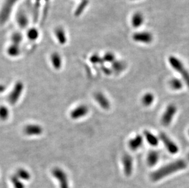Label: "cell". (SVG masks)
Here are the masks:
<instances>
[{
  "instance_id": "obj_1",
  "label": "cell",
  "mask_w": 189,
  "mask_h": 188,
  "mask_svg": "<svg viewBox=\"0 0 189 188\" xmlns=\"http://www.w3.org/2000/svg\"><path fill=\"white\" fill-rule=\"evenodd\" d=\"M187 163L184 159H179L165 166L152 173L151 177L153 181H158L165 176L186 168Z\"/></svg>"
},
{
  "instance_id": "obj_2",
  "label": "cell",
  "mask_w": 189,
  "mask_h": 188,
  "mask_svg": "<svg viewBox=\"0 0 189 188\" xmlns=\"http://www.w3.org/2000/svg\"><path fill=\"white\" fill-rule=\"evenodd\" d=\"M20 0H4L0 9V25H4L10 19L14 7Z\"/></svg>"
},
{
  "instance_id": "obj_3",
  "label": "cell",
  "mask_w": 189,
  "mask_h": 188,
  "mask_svg": "<svg viewBox=\"0 0 189 188\" xmlns=\"http://www.w3.org/2000/svg\"><path fill=\"white\" fill-rule=\"evenodd\" d=\"M168 62L172 68L181 75L187 87L189 88V72L185 68L182 62L178 58L173 56L169 57Z\"/></svg>"
},
{
  "instance_id": "obj_4",
  "label": "cell",
  "mask_w": 189,
  "mask_h": 188,
  "mask_svg": "<svg viewBox=\"0 0 189 188\" xmlns=\"http://www.w3.org/2000/svg\"><path fill=\"white\" fill-rule=\"evenodd\" d=\"M177 112V108L171 104L168 106L162 117V123L165 127H168L171 123L173 118Z\"/></svg>"
},
{
  "instance_id": "obj_5",
  "label": "cell",
  "mask_w": 189,
  "mask_h": 188,
  "mask_svg": "<svg viewBox=\"0 0 189 188\" xmlns=\"http://www.w3.org/2000/svg\"><path fill=\"white\" fill-rule=\"evenodd\" d=\"M16 20L21 29H27L29 28V17L25 11L20 9L16 13Z\"/></svg>"
},
{
  "instance_id": "obj_6",
  "label": "cell",
  "mask_w": 189,
  "mask_h": 188,
  "mask_svg": "<svg viewBox=\"0 0 189 188\" xmlns=\"http://www.w3.org/2000/svg\"><path fill=\"white\" fill-rule=\"evenodd\" d=\"M159 139L163 143L167 150L171 154H176L179 151L177 145L165 133H161L159 135Z\"/></svg>"
},
{
  "instance_id": "obj_7",
  "label": "cell",
  "mask_w": 189,
  "mask_h": 188,
  "mask_svg": "<svg viewBox=\"0 0 189 188\" xmlns=\"http://www.w3.org/2000/svg\"><path fill=\"white\" fill-rule=\"evenodd\" d=\"M23 89V84L22 82H17L14 87L13 88L12 92L8 96V101L11 104H15L19 100L21 96Z\"/></svg>"
},
{
  "instance_id": "obj_8",
  "label": "cell",
  "mask_w": 189,
  "mask_h": 188,
  "mask_svg": "<svg viewBox=\"0 0 189 188\" xmlns=\"http://www.w3.org/2000/svg\"><path fill=\"white\" fill-rule=\"evenodd\" d=\"M53 176L59 181L60 188H69L68 179L65 172L61 169L55 168L53 170Z\"/></svg>"
},
{
  "instance_id": "obj_9",
  "label": "cell",
  "mask_w": 189,
  "mask_h": 188,
  "mask_svg": "<svg viewBox=\"0 0 189 188\" xmlns=\"http://www.w3.org/2000/svg\"><path fill=\"white\" fill-rule=\"evenodd\" d=\"M134 40L137 42L143 43H150L153 40V36L151 33L147 31L136 32L133 35L132 37Z\"/></svg>"
},
{
  "instance_id": "obj_10",
  "label": "cell",
  "mask_w": 189,
  "mask_h": 188,
  "mask_svg": "<svg viewBox=\"0 0 189 188\" xmlns=\"http://www.w3.org/2000/svg\"><path fill=\"white\" fill-rule=\"evenodd\" d=\"M54 37L60 45H65L68 40L66 29L62 26H57L54 30Z\"/></svg>"
},
{
  "instance_id": "obj_11",
  "label": "cell",
  "mask_w": 189,
  "mask_h": 188,
  "mask_svg": "<svg viewBox=\"0 0 189 188\" xmlns=\"http://www.w3.org/2000/svg\"><path fill=\"white\" fill-rule=\"evenodd\" d=\"M124 166V171L127 176H130L133 170V159L129 155H124L122 159Z\"/></svg>"
},
{
  "instance_id": "obj_12",
  "label": "cell",
  "mask_w": 189,
  "mask_h": 188,
  "mask_svg": "<svg viewBox=\"0 0 189 188\" xmlns=\"http://www.w3.org/2000/svg\"><path fill=\"white\" fill-rule=\"evenodd\" d=\"M89 109L86 105H80L75 108L71 112V117L73 119H78L85 117L88 112Z\"/></svg>"
},
{
  "instance_id": "obj_13",
  "label": "cell",
  "mask_w": 189,
  "mask_h": 188,
  "mask_svg": "<svg viewBox=\"0 0 189 188\" xmlns=\"http://www.w3.org/2000/svg\"><path fill=\"white\" fill-rule=\"evenodd\" d=\"M42 132V128L38 125H28L24 128V133L28 136H39Z\"/></svg>"
},
{
  "instance_id": "obj_14",
  "label": "cell",
  "mask_w": 189,
  "mask_h": 188,
  "mask_svg": "<svg viewBox=\"0 0 189 188\" xmlns=\"http://www.w3.org/2000/svg\"><path fill=\"white\" fill-rule=\"evenodd\" d=\"M96 101L99 104V105L104 109H108L110 107V103L109 100L106 98V97L101 92H97L94 95Z\"/></svg>"
},
{
  "instance_id": "obj_15",
  "label": "cell",
  "mask_w": 189,
  "mask_h": 188,
  "mask_svg": "<svg viewBox=\"0 0 189 188\" xmlns=\"http://www.w3.org/2000/svg\"><path fill=\"white\" fill-rule=\"evenodd\" d=\"M144 23V16L139 12H135L133 14L131 19V23L134 28H138Z\"/></svg>"
},
{
  "instance_id": "obj_16",
  "label": "cell",
  "mask_w": 189,
  "mask_h": 188,
  "mask_svg": "<svg viewBox=\"0 0 189 188\" xmlns=\"http://www.w3.org/2000/svg\"><path fill=\"white\" fill-rule=\"evenodd\" d=\"M143 142V137L141 135H138L130 140L129 142V145L132 150H137L142 145Z\"/></svg>"
},
{
  "instance_id": "obj_17",
  "label": "cell",
  "mask_w": 189,
  "mask_h": 188,
  "mask_svg": "<svg viewBox=\"0 0 189 188\" xmlns=\"http://www.w3.org/2000/svg\"><path fill=\"white\" fill-rule=\"evenodd\" d=\"M50 60H51V62L52 64L53 67L56 69V70H59V69H61V66H62V58L61 55L57 53V52H54L51 54L50 56Z\"/></svg>"
},
{
  "instance_id": "obj_18",
  "label": "cell",
  "mask_w": 189,
  "mask_h": 188,
  "mask_svg": "<svg viewBox=\"0 0 189 188\" xmlns=\"http://www.w3.org/2000/svg\"><path fill=\"white\" fill-rule=\"evenodd\" d=\"M26 36L30 41L34 42L39 39L40 32L36 27H29L26 30Z\"/></svg>"
},
{
  "instance_id": "obj_19",
  "label": "cell",
  "mask_w": 189,
  "mask_h": 188,
  "mask_svg": "<svg viewBox=\"0 0 189 188\" xmlns=\"http://www.w3.org/2000/svg\"><path fill=\"white\" fill-rule=\"evenodd\" d=\"M21 53L20 45L14 44L11 43V44L8 46L7 48V53L8 54L12 57H17L20 55Z\"/></svg>"
},
{
  "instance_id": "obj_20",
  "label": "cell",
  "mask_w": 189,
  "mask_h": 188,
  "mask_svg": "<svg viewBox=\"0 0 189 188\" xmlns=\"http://www.w3.org/2000/svg\"><path fill=\"white\" fill-rule=\"evenodd\" d=\"M144 135H145V137L147 142L149 144V145L154 146V147L158 145L159 139L152 133H151L149 131L146 130L144 132Z\"/></svg>"
},
{
  "instance_id": "obj_21",
  "label": "cell",
  "mask_w": 189,
  "mask_h": 188,
  "mask_svg": "<svg viewBox=\"0 0 189 188\" xmlns=\"http://www.w3.org/2000/svg\"><path fill=\"white\" fill-rule=\"evenodd\" d=\"M23 39H24L23 35L21 32L16 31L11 34L10 40L12 43L20 45V44L23 41Z\"/></svg>"
},
{
  "instance_id": "obj_22",
  "label": "cell",
  "mask_w": 189,
  "mask_h": 188,
  "mask_svg": "<svg viewBox=\"0 0 189 188\" xmlns=\"http://www.w3.org/2000/svg\"><path fill=\"white\" fill-rule=\"evenodd\" d=\"M126 67V64L124 62L121 60H114L112 63V69L113 70L119 73L123 71Z\"/></svg>"
},
{
  "instance_id": "obj_23",
  "label": "cell",
  "mask_w": 189,
  "mask_h": 188,
  "mask_svg": "<svg viewBox=\"0 0 189 188\" xmlns=\"http://www.w3.org/2000/svg\"><path fill=\"white\" fill-rule=\"evenodd\" d=\"M159 159V155L158 152L156 151H151L149 152L148 156V164L150 166H153L157 164Z\"/></svg>"
},
{
  "instance_id": "obj_24",
  "label": "cell",
  "mask_w": 189,
  "mask_h": 188,
  "mask_svg": "<svg viewBox=\"0 0 189 188\" xmlns=\"http://www.w3.org/2000/svg\"><path fill=\"white\" fill-rule=\"evenodd\" d=\"M80 1H81V2L79 5V6H78V7L76 9L75 12V15L76 16L80 15L84 12V11L86 9V8L88 7V6L89 5L88 0H80Z\"/></svg>"
},
{
  "instance_id": "obj_25",
  "label": "cell",
  "mask_w": 189,
  "mask_h": 188,
  "mask_svg": "<svg viewBox=\"0 0 189 188\" xmlns=\"http://www.w3.org/2000/svg\"><path fill=\"white\" fill-rule=\"evenodd\" d=\"M154 100V96L151 93H146L142 98V103L145 106H151Z\"/></svg>"
},
{
  "instance_id": "obj_26",
  "label": "cell",
  "mask_w": 189,
  "mask_h": 188,
  "mask_svg": "<svg viewBox=\"0 0 189 188\" xmlns=\"http://www.w3.org/2000/svg\"><path fill=\"white\" fill-rule=\"evenodd\" d=\"M170 84L171 87L173 89L176 90V91L180 89L183 86L182 82L177 78L172 79L170 82Z\"/></svg>"
},
{
  "instance_id": "obj_27",
  "label": "cell",
  "mask_w": 189,
  "mask_h": 188,
  "mask_svg": "<svg viewBox=\"0 0 189 188\" xmlns=\"http://www.w3.org/2000/svg\"><path fill=\"white\" fill-rule=\"evenodd\" d=\"M17 176L19 178H21V179H24V180H28V179H30V178L31 177L30 173L28 171H26V170L23 169H19L17 170Z\"/></svg>"
},
{
  "instance_id": "obj_28",
  "label": "cell",
  "mask_w": 189,
  "mask_h": 188,
  "mask_svg": "<svg viewBox=\"0 0 189 188\" xmlns=\"http://www.w3.org/2000/svg\"><path fill=\"white\" fill-rule=\"evenodd\" d=\"M9 115V111L7 107L5 106H0V119L2 120H6Z\"/></svg>"
},
{
  "instance_id": "obj_29",
  "label": "cell",
  "mask_w": 189,
  "mask_h": 188,
  "mask_svg": "<svg viewBox=\"0 0 189 188\" xmlns=\"http://www.w3.org/2000/svg\"><path fill=\"white\" fill-rule=\"evenodd\" d=\"M103 62H110V63H113V62L116 60H115V56L113 53L111 52H107L106 53L103 57Z\"/></svg>"
},
{
  "instance_id": "obj_30",
  "label": "cell",
  "mask_w": 189,
  "mask_h": 188,
  "mask_svg": "<svg viewBox=\"0 0 189 188\" xmlns=\"http://www.w3.org/2000/svg\"><path fill=\"white\" fill-rule=\"evenodd\" d=\"M11 181L15 188H25L24 184L19 180V178L17 176H12Z\"/></svg>"
},
{
  "instance_id": "obj_31",
  "label": "cell",
  "mask_w": 189,
  "mask_h": 188,
  "mask_svg": "<svg viewBox=\"0 0 189 188\" xmlns=\"http://www.w3.org/2000/svg\"><path fill=\"white\" fill-rule=\"evenodd\" d=\"M90 61L93 64H102L103 62L102 57H100L97 54L93 55L90 58Z\"/></svg>"
},
{
  "instance_id": "obj_32",
  "label": "cell",
  "mask_w": 189,
  "mask_h": 188,
  "mask_svg": "<svg viewBox=\"0 0 189 188\" xmlns=\"http://www.w3.org/2000/svg\"><path fill=\"white\" fill-rule=\"evenodd\" d=\"M102 71L106 75H110L111 73V70L110 69H108V67H102Z\"/></svg>"
},
{
  "instance_id": "obj_33",
  "label": "cell",
  "mask_w": 189,
  "mask_h": 188,
  "mask_svg": "<svg viewBox=\"0 0 189 188\" xmlns=\"http://www.w3.org/2000/svg\"><path fill=\"white\" fill-rule=\"evenodd\" d=\"M5 89H6L5 86H4L3 85L0 84V93L4 92L5 91Z\"/></svg>"
},
{
  "instance_id": "obj_34",
  "label": "cell",
  "mask_w": 189,
  "mask_h": 188,
  "mask_svg": "<svg viewBox=\"0 0 189 188\" xmlns=\"http://www.w3.org/2000/svg\"><path fill=\"white\" fill-rule=\"evenodd\" d=\"M41 1H42V0H36V2H37V3H39L40 2H41ZM43 1H44L45 2H48L50 1V0H43Z\"/></svg>"
},
{
  "instance_id": "obj_35",
  "label": "cell",
  "mask_w": 189,
  "mask_h": 188,
  "mask_svg": "<svg viewBox=\"0 0 189 188\" xmlns=\"http://www.w3.org/2000/svg\"><path fill=\"white\" fill-rule=\"evenodd\" d=\"M188 159H189V154H188Z\"/></svg>"
},
{
  "instance_id": "obj_36",
  "label": "cell",
  "mask_w": 189,
  "mask_h": 188,
  "mask_svg": "<svg viewBox=\"0 0 189 188\" xmlns=\"http://www.w3.org/2000/svg\"><path fill=\"white\" fill-rule=\"evenodd\" d=\"M188 135H189V131H188Z\"/></svg>"
}]
</instances>
